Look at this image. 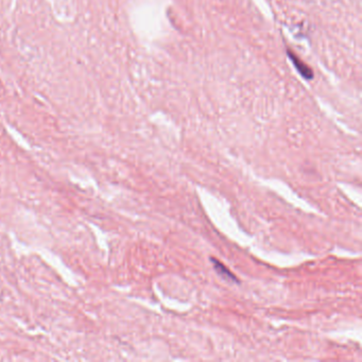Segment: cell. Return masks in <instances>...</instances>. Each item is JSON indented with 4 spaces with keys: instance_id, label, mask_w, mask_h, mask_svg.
Here are the masks:
<instances>
[{
    "instance_id": "obj_2",
    "label": "cell",
    "mask_w": 362,
    "mask_h": 362,
    "mask_svg": "<svg viewBox=\"0 0 362 362\" xmlns=\"http://www.w3.org/2000/svg\"><path fill=\"white\" fill-rule=\"evenodd\" d=\"M212 264H213L214 269H216V271H217V272H218L221 276H223L224 278H228V279H230V280H232V281H236V280H237V279H236V276L233 275L228 269H226L222 264H220V263L218 262V260L212 259Z\"/></svg>"
},
{
    "instance_id": "obj_1",
    "label": "cell",
    "mask_w": 362,
    "mask_h": 362,
    "mask_svg": "<svg viewBox=\"0 0 362 362\" xmlns=\"http://www.w3.org/2000/svg\"><path fill=\"white\" fill-rule=\"evenodd\" d=\"M287 54L290 58V60L292 61L293 65L296 66V68L299 71V74L304 79H306V80H312V79H313V71H312V69L310 68V67H308L302 60H300L297 56V54L294 52H292L290 49H288Z\"/></svg>"
}]
</instances>
